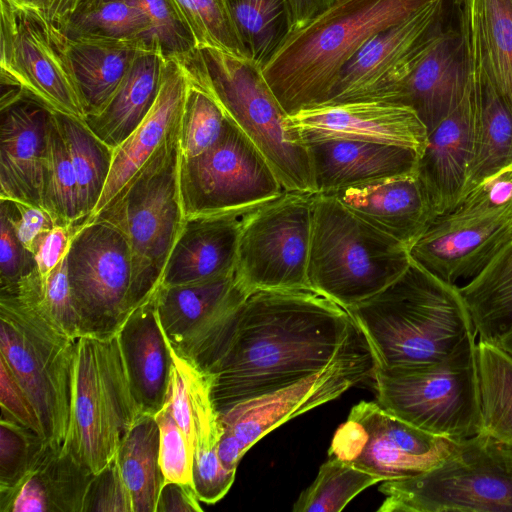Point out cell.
Wrapping results in <instances>:
<instances>
[{
	"instance_id": "cell-1",
	"label": "cell",
	"mask_w": 512,
	"mask_h": 512,
	"mask_svg": "<svg viewBox=\"0 0 512 512\" xmlns=\"http://www.w3.org/2000/svg\"><path fill=\"white\" fill-rule=\"evenodd\" d=\"M363 339L351 313L312 288L259 289L180 353L210 376L221 414L323 369Z\"/></svg>"
},
{
	"instance_id": "cell-2",
	"label": "cell",
	"mask_w": 512,
	"mask_h": 512,
	"mask_svg": "<svg viewBox=\"0 0 512 512\" xmlns=\"http://www.w3.org/2000/svg\"><path fill=\"white\" fill-rule=\"evenodd\" d=\"M347 310L382 369L437 362L476 332L460 286L412 260L384 289Z\"/></svg>"
},
{
	"instance_id": "cell-3",
	"label": "cell",
	"mask_w": 512,
	"mask_h": 512,
	"mask_svg": "<svg viewBox=\"0 0 512 512\" xmlns=\"http://www.w3.org/2000/svg\"><path fill=\"white\" fill-rule=\"evenodd\" d=\"M435 0H335L290 34L263 68L288 115L326 103L343 66L381 31Z\"/></svg>"
},
{
	"instance_id": "cell-4",
	"label": "cell",
	"mask_w": 512,
	"mask_h": 512,
	"mask_svg": "<svg viewBox=\"0 0 512 512\" xmlns=\"http://www.w3.org/2000/svg\"><path fill=\"white\" fill-rule=\"evenodd\" d=\"M175 58L188 80L208 93L256 145L286 191L315 193L306 145L288 128V114L258 63L214 48Z\"/></svg>"
},
{
	"instance_id": "cell-5",
	"label": "cell",
	"mask_w": 512,
	"mask_h": 512,
	"mask_svg": "<svg viewBox=\"0 0 512 512\" xmlns=\"http://www.w3.org/2000/svg\"><path fill=\"white\" fill-rule=\"evenodd\" d=\"M39 272L0 292V358L32 402L45 441L62 447L69 423L75 340L40 304Z\"/></svg>"
},
{
	"instance_id": "cell-6",
	"label": "cell",
	"mask_w": 512,
	"mask_h": 512,
	"mask_svg": "<svg viewBox=\"0 0 512 512\" xmlns=\"http://www.w3.org/2000/svg\"><path fill=\"white\" fill-rule=\"evenodd\" d=\"M410 261L404 244L335 197L315 193L308 260L313 290L348 309L384 289Z\"/></svg>"
},
{
	"instance_id": "cell-7",
	"label": "cell",
	"mask_w": 512,
	"mask_h": 512,
	"mask_svg": "<svg viewBox=\"0 0 512 512\" xmlns=\"http://www.w3.org/2000/svg\"><path fill=\"white\" fill-rule=\"evenodd\" d=\"M143 414L133 394L119 333L76 338L69 423L62 448L97 474Z\"/></svg>"
},
{
	"instance_id": "cell-8",
	"label": "cell",
	"mask_w": 512,
	"mask_h": 512,
	"mask_svg": "<svg viewBox=\"0 0 512 512\" xmlns=\"http://www.w3.org/2000/svg\"><path fill=\"white\" fill-rule=\"evenodd\" d=\"M180 123L133 179L90 220H105L126 237L137 307L160 286L185 222L179 187Z\"/></svg>"
},
{
	"instance_id": "cell-9",
	"label": "cell",
	"mask_w": 512,
	"mask_h": 512,
	"mask_svg": "<svg viewBox=\"0 0 512 512\" xmlns=\"http://www.w3.org/2000/svg\"><path fill=\"white\" fill-rule=\"evenodd\" d=\"M477 332L441 360L415 367L375 369L377 402L431 434L462 441L482 431Z\"/></svg>"
},
{
	"instance_id": "cell-10",
	"label": "cell",
	"mask_w": 512,
	"mask_h": 512,
	"mask_svg": "<svg viewBox=\"0 0 512 512\" xmlns=\"http://www.w3.org/2000/svg\"><path fill=\"white\" fill-rule=\"evenodd\" d=\"M378 512H512V448L481 432L434 467L383 481Z\"/></svg>"
},
{
	"instance_id": "cell-11",
	"label": "cell",
	"mask_w": 512,
	"mask_h": 512,
	"mask_svg": "<svg viewBox=\"0 0 512 512\" xmlns=\"http://www.w3.org/2000/svg\"><path fill=\"white\" fill-rule=\"evenodd\" d=\"M314 196L284 191L248 215L240 233L234 270L248 292L311 288L308 260Z\"/></svg>"
},
{
	"instance_id": "cell-12",
	"label": "cell",
	"mask_w": 512,
	"mask_h": 512,
	"mask_svg": "<svg viewBox=\"0 0 512 512\" xmlns=\"http://www.w3.org/2000/svg\"><path fill=\"white\" fill-rule=\"evenodd\" d=\"M185 218L229 212L266 203L286 191L265 157L227 117L219 140L179 164Z\"/></svg>"
},
{
	"instance_id": "cell-13",
	"label": "cell",
	"mask_w": 512,
	"mask_h": 512,
	"mask_svg": "<svg viewBox=\"0 0 512 512\" xmlns=\"http://www.w3.org/2000/svg\"><path fill=\"white\" fill-rule=\"evenodd\" d=\"M66 261L82 333L118 332L137 308L132 295L131 252L124 234L105 220L89 221L74 234Z\"/></svg>"
},
{
	"instance_id": "cell-14",
	"label": "cell",
	"mask_w": 512,
	"mask_h": 512,
	"mask_svg": "<svg viewBox=\"0 0 512 512\" xmlns=\"http://www.w3.org/2000/svg\"><path fill=\"white\" fill-rule=\"evenodd\" d=\"M1 84L19 88L51 111L85 118L67 38L35 11L1 0Z\"/></svg>"
},
{
	"instance_id": "cell-15",
	"label": "cell",
	"mask_w": 512,
	"mask_h": 512,
	"mask_svg": "<svg viewBox=\"0 0 512 512\" xmlns=\"http://www.w3.org/2000/svg\"><path fill=\"white\" fill-rule=\"evenodd\" d=\"M458 441L419 429L378 402L354 405L337 428L328 457L390 481L418 475L441 462Z\"/></svg>"
},
{
	"instance_id": "cell-16",
	"label": "cell",
	"mask_w": 512,
	"mask_h": 512,
	"mask_svg": "<svg viewBox=\"0 0 512 512\" xmlns=\"http://www.w3.org/2000/svg\"><path fill=\"white\" fill-rule=\"evenodd\" d=\"M450 0H435L372 37L343 66L325 104L388 102L448 23Z\"/></svg>"
},
{
	"instance_id": "cell-17",
	"label": "cell",
	"mask_w": 512,
	"mask_h": 512,
	"mask_svg": "<svg viewBox=\"0 0 512 512\" xmlns=\"http://www.w3.org/2000/svg\"><path fill=\"white\" fill-rule=\"evenodd\" d=\"M375 369L376 360L365 337L323 369L219 414L222 432L234 436L245 454L278 426L373 377Z\"/></svg>"
},
{
	"instance_id": "cell-18",
	"label": "cell",
	"mask_w": 512,
	"mask_h": 512,
	"mask_svg": "<svg viewBox=\"0 0 512 512\" xmlns=\"http://www.w3.org/2000/svg\"><path fill=\"white\" fill-rule=\"evenodd\" d=\"M473 68L466 12L459 0L456 22L447 23L388 102L410 107L429 132L460 104Z\"/></svg>"
},
{
	"instance_id": "cell-19",
	"label": "cell",
	"mask_w": 512,
	"mask_h": 512,
	"mask_svg": "<svg viewBox=\"0 0 512 512\" xmlns=\"http://www.w3.org/2000/svg\"><path fill=\"white\" fill-rule=\"evenodd\" d=\"M288 128L305 144L353 140L395 145L419 156L428 132L410 107L385 101H355L315 106L288 115Z\"/></svg>"
},
{
	"instance_id": "cell-20",
	"label": "cell",
	"mask_w": 512,
	"mask_h": 512,
	"mask_svg": "<svg viewBox=\"0 0 512 512\" xmlns=\"http://www.w3.org/2000/svg\"><path fill=\"white\" fill-rule=\"evenodd\" d=\"M1 87L0 199L41 207L43 166L53 111L15 86Z\"/></svg>"
},
{
	"instance_id": "cell-21",
	"label": "cell",
	"mask_w": 512,
	"mask_h": 512,
	"mask_svg": "<svg viewBox=\"0 0 512 512\" xmlns=\"http://www.w3.org/2000/svg\"><path fill=\"white\" fill-rule=\"evenodd\" d=\"M473 126L472 72L460 104L428 132L415 170L436 218L452 212L464 196L473 150Z\"/></svg>"
},
{
	"instance_id": "cell-22",
	"label": "cell",
	"mask_w": 512,
	"mask_h": 512,
	"mask_svg": "<svg viewBox=\"0 0 512 512\" xmlns=\"http://www.w3.org/2000/svg\"><path fill=\"white\" fill-rule=\"evenodd\" d=\"M260 205L185 218L160 285L189 284L234 273L242 226Z\"/></svg>"
},
{
	"instance_id": "cell-23",
	"label": "cell",
	"mask_w": 512,
	"mask_h": 512,
	"mask_svg": "<svg viewBox=\"0 0 512 512\" xmlns=\"http://www.w3.org/2000/svg\"><path fill=\"white\" fill-rule=\"evenodd\" d=\"M324 194L408 249L436 219L415 172Z\"/></svg>"
},
{
	"instance_id": "cell-24",
	"label": "cell",
	"mask_w": 512,
	"mask_h": 512,
	"mask_svg": "<svg viewBox=\"0 0 512 512\" xmlns=\"http://www.w3.org/2000/svg\"><path fill=\"white\" fill-rule=\"evenodd\" d=\"M305 145L318 194L413 173L419 158L413 149L373 142L321 140Z\"/></svg>"
},
{
	"instance_id": "cell-25",
	"label": "cell",
	"mask_w": 512,
	"mask_h": 512,
	"mask_svg": "<svg viewBox=\"0 0 512 512\" xmlns=\"http://www.w3.org/2000/svg\"><path fill=\"white\" fill-rule=\"evenodd\" d=\"M188 84L180 61L175 57H167L157 100L141 124L114 149L112 167L103 194L94 213L85 223L115 198L180 123Z\"/></svg>"
},
{
	"instance_id": "cell-26",
	"label": "cell",
	"mask_w": 512,
	"mask_h": 512,
	"mask_svg": "<svg viewBox=\"0 0 512 512\" xmlns=\"http://www.w3.org/2000/svg\"><path fill=\"white\" fill-rule=\"evenodd\" d=\"M248 293L235 273L189 284L160 285L155 292L157 316L173 347L183 352Z\"/></svg>"
},
{
	"instance_id": "cell-27",
	"label": "cell",
	"mask_w": 512,
	"mask_h": 512,
	"mask_svg": "<svg viewBox=\"0 0 512 512\" xmlns=\"http://www.w3.org/2000/svg\"><path fill=\"white\" fill-rule=\"evenodd\" d=\"M118 333L135 399L143 413L154 415L165 402L171 369L170 343L157 316L155 293Z\"/></svg>"
},
{
	"instance_id": "cell-28",
	"label": "cell",
	"mask_w": 512,
	"mask_h": 512,
	"mask_svg": "<svg viewBox=\"0 0 512 512\" xmlns=\"http://www.w3.org/2000/svg\"><path fill=\"white\" fill-rule=\"evenodd\" d=\"M506 221L502 218H460L450 214L440 216L409 248V256L448 283L468 281L479 252Z\"/></svg>"
},
{
	"instance_id": "cell-29",
	"label": "cell",
	"mask_w": 512,
	"mask_h": 512,
	"mask_svg": "<svg viewBox=\"0 0 512 512\" xmlns=\"http://www.w3.org/2000/svg\"><path fill=\"white\" fill-rule=\"evenodd\" d=\"M94 475L62 447L49 446L20 486L0 501V511L84 512Z\"/></svg>"
},
{
	"instance_id": "cell-30",
	"label": "cell",
	"mask_w": 512,
	"mask_h": 512,
	"mask_svg": "<svg viewBox=\"0 0 512 512\" xmlns=\"http://www.w3.org/2000/svg\"><path fill=\"white\" fill-rule=\"evenodd\" d=\"M166 58L159 48L141 50L106 105L84 118L90 130L111 148H117L152 109L161 88Z\"/></svg>"
},
{
	"instance_id": "cell-31",
	"label": "cell",
	"mask_w": 512,
	"mask_h": 512,
	"mask_svg": "<svg viewBox=\"0 0 512 512\" xmlns=\"http://www.w3.org/2000/svg\"><path fill=\"white\" fill-rule=\"evenodd\" d=\"M66 38L85 117L98 113L106 105L141 50L157 48L135 40L94 36Z\"/></svg>"
},
{
	"instance_id": "cell-32",
	"label": "cell",
	"mask_w": 512,
	"mask_h": 512,
	"mask_svg": "<svg viewBox=\"0 0 512 512\" xmlns=\"http://www.w3.org/2000/svg\"><path fill=\"white\" fill-rule=\"evenodd\" d=\"M170 343L171 369L164 404L193 453L211 449L222 434L210 376Z\"/></svg>"
},
{
	"instance_id": "cell-33",
	"label": "cell",
	"mask_w": 512,
	"mask_h": 512,
	"mask_svg": "<svg viewBox=\"0 0 512 512\" xmlns=\"http://www.w3.org/2000/svg\"><path fill=\"white\" fill-rule=\"evenodd\" d=\"M473 77V150L463 198L484 179L512 164V110L475 64Z\"/></svg>"
},
{
	"instance_id": "cell-34",
	"label": "cell",
	"mask_w": 512,
	"mask_h": 512,
	"mask_svg": "<svg viewBox=\"0 0 512 512\" xmlns=\"http://www.w3.org/2000/svg\"><path fill=\"white\" fill-rule=\"evenodd\" d=\"M473 61L512 110V0H463Z\"/></svg>"
},
{
	"instance_id": "cell-35",
	"label": "cell",
	"mask_w": 512,
	"mask_h": 512,
	"mask_svg": "<svg viewBox=\"0 0 512 512\" xmlns=\"http://www.w3.org/2000/svg\"><path fill=\"white\" fill-rule=\"evenodd\" d=\"M131 499L132 512H156L165 483L159 462V428L143 413L122 439L115 456Z\"/></svg>"
},
{
	"instance_id": "cell-36",
	"label": "cell",
	"mask_w": 512,
	"mask_h": 512,
	"mask_svg": "<svg viewBox=\"0 0 512 512\" xmlns=\"http://www.w3.org/2000/svg\"><path fill=\"white\" fill-rule=\"evenodd\" d=\"M77 179L81 225L94 213L108 180L114 149L99 139L83 119L54 112Z\"/></svg>"
},
{
	"instance_id": "cell-37",
	"label": "cell",
	"mask_w": 512,
	"mask_h": 512,
	"mask_svg": "<svg viewBox=\"0 0 512 512\" xmlns=\"http://www.w3.org/2000/svg\"><path fill=\"white\" fill-rule=\"evenodd\" d=\"M460 291L477 336L491 341L512 321V251L488 261Z\"/></svg>"
},
{
	"instance_id": "cell-38",
	"label": "cell",
	"mask_w": 512,
	"mask_h": 512,
	"mask_svg": "<svg viewBox=\"0 0 512 512\" xmlns=\"http://www.w3.org/2000/svg\"><path fill=\"white\" fill-rule=\"evenodd\" d=\"M476 361L481 432L512 448V357L494 343L479 339Z\"/></svg>"
},
{
	"instance_id": "cell-39",
	"label": "cell",
	"mask_w": 512,
	"mask_h": 512,
	"mask_svg": "<svg viewBox=\"0 0 512 512\" xmlns=\"http://www.w3.org/2000/svg\"><path fill=\"white\" fill-rule=\"evenodd\" d=\"M248 56L262 68L293 31L288 0H225Z\"/></svg>"
},
{
	"instance_id": "cell-40",
	"label": "cell",
	"mask_w": 512,
	"mask_h": 512,
	"mask_svg": "<svg viewBox=\"0 0 512 512\" xmlns=\"http://www.w3.org/2000/svg\"><path fill=\"white\" fill-rule=\"evenodd\" d=\"M62 32L67 37L135 40L160 49L148 18L131 0H91L72 16Z\"/></svg>"
},
{
	"instance_id": "cell-41",
	"label": "cell",
	"mask_w": 512,
	"mask_h": 512,
	"mask_svg": "<svg viewBox=\"0 0 512 512\" xmlns=\"http://www.w3.org/2000/svg\"><path fill=\"white\" fill-rule=\"evenodd\" d=\"M41 207L57 226L81 225L77 179L54 112L48 126Z\"/></svg>"
},
{
	"instance_id": "cell-42",
	"label": "cell",
	"mask_w": 512,
	"mask_h": 512,
	"mask_svg": "<svg viewBox=\"0 0 512 512\" xmlns=\"http://www.w3.org/2000/svg\"><path fill=\"white\" fill-rule=\"evenodd\" d=\"M382 482L371 473L334 457L319 468L313 483L298 497L294 512H339L359 493Z\"/></svg>"
},
{
	"instance_id": "cell-43",
	"label": "cell",
	"mask_w": 512,
	"mask_h": 512,
	"mask_svg": "<svg viewBox=\"0 0 512 512\" xmlns=\"http://www.w3.org/2000/svg\"><path fill=\"white\" fill-rule=\"evenodd\" d=\"M171 1L192 34L196 49L214 48L249 57L238 37L225 0Z\"/></svg>"
},
{
	"instance_id": "cell-44",
	"label": "cell",
	"mask_w": 512,
	"mask_h": 512,
	"mask_svg": "<svg viewBox=\"0 0 512 512\" xmlns=\"http://www.w3.org/2000/svg\"><path fill=\"white\" fill-rule=\"evenodd\" d=\"M49 446L36 432L1 416L0 501L7 499L20 486Z\"/></svg>"
},
{
	"instance_id": "cell-45",
	"label": "cell",
	"mask_w": 512,
	"mask_h": 512,
	"mask_svg": "<svg viewBox=\"0 0 512 512\" xmlns=\"http://www.w3.org/2000/svg\"><path fill=\"white\" fill-rule=\"evenodd\" d=\"M188 82L180 123L182 158L195 157L210 149L221 137L227 122L219 104L208 93Z\"/></svg>"
},
{
	"instance_id": "cell-46",
	"label": "cell",
	"mask_w": 512,
	"mask_h": 512,
	"mask_svg": "<svg viewBox=\"0 0 512 512\" xmlns=\"http://www.w3.org/2000/svg\"><path fill=\"white\" fill-rule=\"evenodd\" d=\"M448 214L470 219L511 218L512 164L480 182Z\"/></svg>"
},
{
	"instance_id": "cell-47",
	"label": "cell",
	"mask_w": 512,
	"mask_h": 512,
	"mask_svg": "<svg viewBox=\"0 0 512 512\" xmlns=\"http://www.w3.org/2000/svg\"><path fill=\"white\" fill-rule=\"evenodd\" d=\"M159 428V462L167 482L193 486L194 453L168 407L154 414ZM164 483V484H165Z\"/></svg>"
},
{
	"instance_id": "cell-48",
	"label": "cell",
	"mask_w": 512,
	"mask_h": 512,
	"mask_svg": "<svg viewBox=\"0 0 512 512\" xmlns=\"http://www.w3.org/2000/svg\"><path fill=\"white\" fill-rule=\"evenodd\" d=\"M148 18L153 37L165 57H181L196 49L195 40L171 0H131Z\"/></svg>"
},
{
	"instance_id": "cell-49",
	"label": "cell",
	"mask_w": 512,
	"mask_h": 512,
	"mask_svg": "<svg viewBox=\"0 0 512 512\" xmlns=\"http://www.w3.org/2000/svg\"><path fill=\"white\" fill-rule=\"evenodd\" d=\"M40 304L54 324L68 336L76 339L83 334L70 291L66 257L42 282Z\"/></svg>"
},
{
	"instance_id": "cell-50",
	"label": "cell",
	"mask_w": 512,
	"mask_h": 512,
	"mask_svg": "<svg viewBox=\"0 0 512 512\" xmlns=\"http://www.w3.org/2000/svg\"><path fill=\"white\" fill-rule=\"evenodd\" d=\"M37 271L33 253L23 246L7 217L0 212V292L14 290Z\"/></svg>"
},
{
	"instance_id": "cell-51",
	"label": "cell",
	"mask_w": 512,
	"mask_h": 512,
	"mask_svg": "<svg viewBox=\"0 0 512 512\" xmlns=\"http://www.w3.org/2000/svg\"><path fill=\"white\" fill-rule=\"evenodd\" d=\"M235 469L226 468L217 453V445L194 453L193 489L200 502L215 504L230 490Z\"/></svg>"
},
{
	"instance_id": "cell-52",
	"label": "cell",
	"mask_w": 512,
	"mask_h": 512,
	"mask_svg": "<svg viewBox=\"0 0 512 512\" xmlns=\"http://www.w3.org/2000/svg\"><path fill=\"white\" fill-rule=\"evenodd\" d=\"M132 512L131 499L114 460L95 474L85 501L84 512Z\"/></svg>"
},
{
	"instance_id": "cell-53",
	"label": "cell",
	"mask_w": 512,
	"mask_h": 512,
	"mask_svg": "<svg viewBox=\"0 0 512 512\" xmlns=\"http://www.w3.org/2000/svg\"><path fill=\"white\" fill-rule=\"evenodd\" d=\"M0 404L1 416L43 437L42 426L32 402L2 358H0Z\"/></svg>"
},
{
	"instance_id": "cell-54",
	"label": "cell",
	"mask_w": 512,
	"mask_h": 512,
	"mask_svg": "<svg viewBox=\"0 0 512 512\" xmlns=\"http://www.w3.org/2000/svg\"><path fill=\"white\" fill-rule=\"evenodd\" d=\"M0 212L7 217L23 246L31 252L36 238L55 226L43 208L23 202L0 199Z\"/></svg>"
},
{
	"instance_id": "cell-55",
	"label": "cell",
	"mask_w": 512,
	"mask_h": 512,
	"mask_svg": "<svg viewBox=\"0 0 512 512\" xmlns=\"http://www.w3.org/2000/svg\"><path fill=\"white\" fill-rule=\"evenodd\" d=\"M80 226L63 227L55 225L36 238L32 253L42 281L66 257L72 238Z\"/></svg>"
},
{
	"instance_id": "cell-56",
	"label": "cell",
	"mask_w": 512,
	"mask_h": 512,
	"mask_svg": "<svg viewBox=\"0 0 512 512\" xmlns=\"http://www.w3.org/2000/svg\"><path fill=\"white\" fill-rule=\"evenodd\" d=\"M14 6L40 14L61 31L68 21L91 0H6Z\"/></svg>"
},
{
	"instance_id": "cell-57",
	"label": "cell",
	"mask_w": 512,
	"mask_h": 512,
	"mask_svg": "<svg viewBox=\"0 0 512 512\" xmlns=\"http://www.w3.org/2000/svg\"><path fill=\"white\" fill-rule=\"evenodd\" d=\"M200 500L190 484L167 482L163 485L156 512H201Z\"/></svg>"
},
{
	"instance_id": "cell-58",
	"label": "cell",
	"mask_w": 512,
	"mask_h": 512,
	"mask_svg": "<svg viewBox=\"0 0 512 512\" xmlns=\"http://www.w3.org/2000/svg\"><path fill=\"white\" fill-rule=\"evenodd\" d=\"M509 251H512V217L485 243L474 263L472 277H474L488 261Z\"/></svg>"
},
{
	"instance_id": "cell-59",
	"label": "cell",
	"mask_w": 512,
	"mask_h": 512,
	"mask_svg": "<svg viewBox=\"0 0 512 512\" xmlns=\"http://www.w3.org/2000/svg\"><path fill=\"white\" fill-rule=\"evenodd\" d=\"M335 0H288L293 32L305 26L317 15L329 8Z\"/></svg>"
},
{
	"instance_id": "cell-60",
	"label": "cell",
	"mask_w": 512,
	"mask_h": 512,
	"mask_svg": "<svg viewBox=\"0 0 512 512\" xmlns=\"http://www.w3.org/2000/svg\"><path fill=\"white\" fill-rule=\"evenodd\" d=\"M217 453L226 468L235 470L237 469L239 461L244 456L237 439L226 432H222L221 434L217 444Z\"/></svg>"
},
{
	"instance_id": "cell-61",
	"label": "cell",
	"mask_w": 512,
	"mask_h": 512,
	"mask_svg": "<svg viewBox=\"0 0 512 512\" xmlns=\"http://www.w3.org/2000/svg\"><path fill=\"white\" fill-rule=\"evenodd\" d=\"M490 342L497 345L512 357V321Z\"/></svg>"
}]
</instances>
